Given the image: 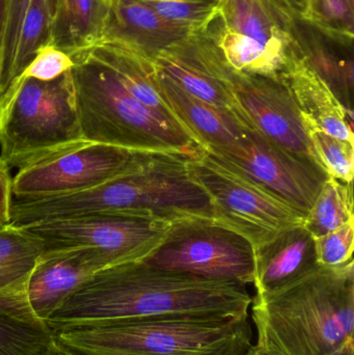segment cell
Wrapping results in <instances>:
<instances>
[{
    "label": "cell",
    "mask_w": 354,
    "mask_h": 355,
    "mask_svg": "<svg viewBox=\"0 0 354 355\" xmlns=\"http://www.w3.org/2000/svg\"><path fill=\"white\" fill-rule=\"evenodd\" d=\"M243 284L164 270L143 261L107 267L79 285L46 323L53 333L170 315L249 314Z\"/></svg>",
    "instance_id": "6da1fadb"
},
{
    "label": "cell",
    "mask_w": 354,
    "mask_h": 355,
    "mask_svg": "<svg viewBox=\"0 0 354 355\" xmlns=\"http://www.w3.org/2000/svg\"><path fill=\"white\" fill-rule=\"evenodd\" d=\"M258 342L282 355H341L354 346V262L318 266L251 302Z\"/></svg>",
    "instance_id": "7a4b0ae2"
},
{
    "label": "cell",
    "mask_w": 354,
    "mask_h": 355,
    "mask_svg": "<svg viewBox=\"0 0 354 355\" xmlns=\"http://www.w3.org/2000/svg\"><path fill=\"white\" fill-rule=\"evenodd\" d=\"M54 336L60 349L74 355H247L253 347L249 314L149 317Z\"/></svg>",
    "instance_id": "3957f363"
},
{
    "label": "cell",
    "mask_w": 354,
    "mask_h": 355,
    "mask_svg": "<svg viewBox=\"0 0 354 355\" xmlns=\"http://www.w3.org/2000/svg\"><path fill=\"white\" fill-rule=\"evenodd\" d=\"M72 60L75 103L85 141L191 157L203 153L178 121L143 105L87 50Z\"/></svg>",
    "instance_id": "277c9868"
},
{
    "label": "cell",
    "mask_w": 354,
    "mask_h": 355,
    "mask_svg": "<svg viewBox=\"0 0 354 355\" xmlns=\"http://www.w3.org/2000/svg\"><path fill=\"white\" fill-rule=\"evenodd\" d=\"M191 156L143 152L137 166L93 189L49 200L54 217L91 212H125L175 223L213 219L207 192L189 174Z\"/></svg>",
    "instance_id": "5b68a950"
},
{
    "label": "cell",
    "mask_w": 354,
    "mask_h": 355,
    "mask_svg": "<svg viewBox=\"0 0 354 355\" xmlns=\"http://www.w3.org/2000/svg\"><path fill=\"white\" fill-rule=\"evenodd\" d=\"M0 106V160L10 168L85 141L71 70L51 81L19 76Z\"/></svg>",
    "instance_id": "8992f818"
},
{
    "label": "cell",
    "mask_w": 354,
    "mask_h": 355,
    "mask_svg": "<svg viewBox=\"0 0 354 355\" xmlns=\"http://www.w3.org/2000/svg\"><path fill=\"white\" fill-rule=\"evenodd\" d=\"M187 168L209 196L214 220L247 238L254 248L303 223L286 202L205 152L189 157Z\"/></svg>",
    "instance_id": "52a82bcc"
},
{
    "label": "cell",
    "mask_w": 354,
    "mask_h": 355,
    "mask_svg": "<svg viewBox=\"0 0 354 355\" xmlns=\"http://www.w3.org/2000/svg\"><path fill=\"white\" fill-rule=\"evenodd\" d=\"M172 223L125 212H91L24 225L41 242L43 254L96 248L112 266L147 258L158 248Z\"/></svg>",
    "instance_id": "ba28073f"
},
{
    "label": "cell",
    "mask_w": 354,
    "mask_h": 355,
    "mask_svg": "<svg viewBox=\"0 0 354 355\" xmlns=\"http://www.w3.org/2000/svg\"><path fill=\"white\" fill-rule=\"evenodd\" d=\"M143 262L164 270L245 286L255 279L253 244L211 218L172 223L161 243Z\"/></svg>",
    "instance_id": "9c48e42d"
},
{
    "label": "cell",
    "mask_w": 354,
    "mask_h": 355,
    "mask_svg": "<svg viewBox=\"0 0 354 355\" xmlns=\"http://www.w3.org/2000/svg\"><path fill=\"white\" fill-rule=\"evenodd\" d=\"M143 152L80 141L44 156L12 178V196L39 200L93 189L132 171Z\"/></svg>",
    "instance_id": "30bf717a"
},
{
    "label": "cell",
    "mask_w": 354,
    "mask_h": 355,
    "mask_svg": "<svg viewBox=\"0 0 354 355\" xmlns=\"http://www.w3.org/2000/svg\"><path fill=\"white\" fill-rule=\"evenodd\" d=\"M243 124L238 143L205 153L280 198L305 218L328 175L274 145L247 121Z\"/></svg>",
    "instance_id": "8fae6325"
},
{
    "label": "cell",
    "mask_w": 354,
    "mask_h": 355,
    "mask_svg": "<svg viewBox=\"0 0 354 355\" xmlns=\"http://www.w3.org/2000/svg\"><path fill=\"white\" fill-rule=\"evenodd\" d=\"M233 94L241 120L274 145L324 170L292 94L282 79L236 72Z\"/></svg>",
    "instance_id": "7c38bea8"
},
{
    "label": "cell",
    "mask_w": 354,
    "mask_h": 355,
    "mask_svg": "<svg viewBox=\"0 0 354 355\" xmlns=\"http://www.w3.org/2000/svg\"><path fill=\"white\" fill-rule=\"evenodd\" d=\"M156 68L193 97L238 116L235 71L207 31L191 33L154 58Z\"/></svg>",
    "instance_id": "4fadbf2b"
},
{
    "label": "cell",
    "mask_w": 354,
    "mask_h": 355,
    "mask_svg": "<svg viewBox=\"0 0 354 355\" xmlns=\"http://www.w3.org/2000/svg\"><path fill=\"white\" fill-rule=\"evenodd\" d=\"M112 266L110 259L96 248L43 254L25 285L27 302L35 317L46 322L79 285Z\"/></svg>",
    "instance_id": "5bb4252c"
},
{
    "label": "cell",
    "mask_w": 354,
    "mask_h": 355,
    "mask_svg": "<svg viewBox=\"0 0 354 355\" xmlns=\"http://www.w3.org/2000/svg\"><path fill=\"white\" fill-rule=\"evenodd\" d=\"M280 77L290 89L307 131L317 129L354 145L353 116L301 52H290Z\"/></svg>",
    "instance_id": "9a60e30c"
},
{
    "label": "cell",
    "mask_w": 354,
    "mask_h": 355,
    "mask_svg": "<svg viewBox=\"0 0 354 355\" xmlns=\"http://www.w3.org/2000/svg\"><path fill=\"white\" fill-rule=\"evenodd\" d=\"M254 250L256 297L281 291L319 266L315 239L303 225L282 232Z\"/></svg>",
    "instance_id": "2e32d148"
},
{
    "label": "cell",
    "mask_w": 354,
    "mask_h": 355,
    "mask_svg": "<svg viewBox=\"0 0 354 355\" xmlns=\"http://www.w3.org/2000/svg\"><path fill=\"white\" fill-rule=\"evenodd\" d=\"M156 67V66H155ZM156 83L162 99L179 124L203 152L232 147L243 135V121L183 91L156 68Z\"/></svg>",
    "instance_id": "e0dca14e"
},
{
    "label": "cell",
    "mask_w": 354,
    "mask_h": 355,
    "mask_svg": "<svg viewBox=\"0 0 354 355\" xmlns=\"http://www.w3.org/2000/svg\"><path fill=\"white\" fill-rule=\"evenodd\" d=\"M191 33L186 27L162 18L139 0H112L99 43L122 44L154 60L158 53Z\"/></svg>",
    "instance_id": "ac0fdd59"
},
{
    "label": "cell",
    "mask_w": 354,
    "mask_h": 355,
    "mask_svg": "<svg viewBox=\"0 0 354 355\" xmlns=\"http://www.w3.org/2000/svg\"><path fill=\"white\" fill-rule=\"evenodd\" d=\"M55 336L35 317L25 288L0 292V355H52Z\"/></svg>",
    "instance_id": "d6986e66"
},
{
    "label": "cell",
    "mask_w": 354,
    "mask_h": 355,
    "mask_svg": "<svg viewBox=\"0 0 354 355\" xmlns=\"http://www.w3.org/2000/svg\"><path fill=\"white\" fill-rule=\"evenodd\" d=\"M110 4V0H57L49 46L72 58L97 45Z\"/></svg>",
    "instance_id": "ffe728a7"
},
{
    "label": "cell",
    "mask_w": 354,
    "mask_h": 355,
    "mask_svg": "<svg viewBox=\"0 0 354 355\" xmlns=\"http://www.w3.org/2000/svg\"><path fill=\"white\" fill-rule=\"evenodd\" d=\"M87 51L110 68L121 85L143 105L176 120L158 91L152 58L116 43H99Z\"/></svg>",
    "instance_id": "44dd1931"
},
{
    "label": "cell",
    "mask_w": 354,
    "mask_h": 355,
    "mask_svg": "<svg viewBox=\"0 0 354 355\" xmlns=\"http://www.w3.org/2000/svg\"><path fill=\"white\" fill-rule=\"evenodd\" d=\"M208 33L237 72L281 78L291 51L263 45L228 26L220 17L212 23Z\"/></svg>",
    "instance_id": "7402d4cb"
},
{
    "label": "cell",
    "mask_w": 354,
    "mask_h": 355,
    "mask_svg": "<svg viewBox=\"0 0 354 355\" xmlns=\"http://www.w3.org/2000/svg\"><path fill=\"white\" fill-rule=\"evenodd\" d=\"M301 52L310 66L328 83L337 99L346 112L353 116V60L341 50L333 49L320 41L313 31H305L299 27Z\"/></svg>",
    "instance_id": "603a6c76"
},
{
    "label": "cell",
    "mask_w": 354,
    "mask_h": 355,
    "mask_svg": "<svg viewBox=\"0 0 354 355\" xmlns=\"http://www.w3.org/2000/svg\"><path fill=\"white\" fill-rule=\"evenodd\" d=\"M42 254L41 242L24 227H0V292L25 288Z\"/></svg>",
    "instance_id": "cb8c5ba5"
},
{
    "label": "cell",
    "mask_w": 354,
    "mask_h": 355,
    "mask_svg": "<svg viewBox=\"0 0 354 355\" xmlns=\"http://www.w3.org/2000/svg\"><path fill=\"white\" fill-rule=\"evenodd\" d=\"M354 221L353 183L328 177L303 225L314 238Z\"/></svg>",
    "instance_id": "d4e9b609"
},
{
    "label": "cell",
    "mask_w": 354,
    "mask_h": 355,
    "mask_svg": "<svg viewBox=\"0 0 354 355\" xmlns=\"http://www.w3.org/2000/svg\"><path fill=\"white\" fill-rule=\"evenodd\" d=\"M353 4L351 0H303L301 22L307 23L330 41L353 48Z\"/></svg>",
    "instance_id": "484cf974"
},
{
    "label": "cell",
    "mask_w": 354,
    "mask_h": 355,
    "mask_svg": "<svg viewBox=\"0 0 354 355\" xmlns=\"http://www.w3.org/2000/svg\"><path fill=\"white\" fill-rule=\"evenodd\" d=\"M57 0H33L21 27L12 67V83L22 74L39 49L50 45Z\"/></svg>",
    "instance_id": "4316f807"
},
{
    "label": "cell",
    "mask_w": 354,
    "mask_h": 355,
    "mask_svg": "<svg viewBox=\"0 0 354 355\" xmlns=\"http://www.w3.org/2000/svg\"><path fill=\"white\" fill-rule=\"evenodd\" d=\"M166 20L193 33L207 31L220 17L218 0H139Z\"/></svg>",
    "instance_id": "83f0119b"
},
{
    "label": "cell",
    "mask_w": 354,
    "mask_h": 355,
    "mask_svg": "<svg viewBox=\"0 0 354 355\" xmlns=\"http://www.w3.org/2000/svg\"><path fill=\"white\" fill-rule=\"evenodd\" d=\"M314 152L328 177L353 183L354 145L317 129H308Z\"/></svg>",
    "instance_id": "f1b7e54d"
},
{
    "label": "cell",
    "mask_w": 354,
    "mask_h": 355,
    "mask_svg": "<svg viewBox=\"0 0 354 355\" xmlns=\"http://www.w3.org/2000/svg\"><path fill=\"white\" fill-rule=\"evenodd\" d=\"M33 0H8L6 27L0 52V97L12 83V67L21 27Z\"/></svg>",
    "instance_id": "f546056e"
},
{
    "label": "cell",
    "mask_w": 354,
    "mask_h": 355,
    "mask_svg": "<svg viewBox=\"0 0 354 355\" xmlns=\"http://www.w3.org/2000/svg\"><path fill=\"white\" fill-rule=\"evenodd\" d=\"M314 239L320 266L338 267L353 260L354 221Z\"/></svg>",
    "instance_id": "4dcf8cb0"
},
{
    "label": "cell",
    "mask_w": 354,
    "mask_h": 355,
    "mask_svg": "<svg viewBox=\"0 0 354 355\" xmlns=\"http://www.w3.org/2000/svg\"><path fill=\"white\" fill-rule=\"evenodd\" d=\"M74 62L64 52L52 46L39 49L20 76L35 78L39 81H51L72 69Z\"/></svg>",
    "instance_id": "1f68e13d"
},
{
    "label": "cell",
    "mask_w": 354,
    "mask_h": 355,
    "mask_svg": "<svg viewBox=\"0 0 354 355\" xmlns=\"http://www.w3.org/2000/svg\"><path fill=\"white\" fill-rule=\"evenodd\" d=\"M12 196V178L10 168L0 160V227L10 223Z\"/></svg>",
    "instance_id": "d6a6232c"
},
{
    "label": "cell",
    "mask_w": 354,
    "mask_h": 355,
    "mask_svg": "<svg viewBox=\"0 0 354 355\" xmlns=\"http://www.w3.org/2000/svg\"><path fill=\"white\" fill-rule=\"evenodd\" d=\"M247 355H282L280 352H276L272 346L266 345V344L257 342L255 346L253 345L251 349L249 350Z\"/></svg>",
    "instance_id": "836d02e7"
},
{
    "label": "cell",
    "mask_w": 354,
    "mask_h": 355,
    "mask_svg": "<svg viewBox=\"0 0 354 355\" xmlns=\"http://www.w3.org/2000/svg\"><path fill=\"white\" fill-rule=\"evenodd\" d=\"M6 8H8V0H0V52H1L2 41H3L4 27H6Z\"/></svg>",
    "instance_id": "e575fe53"
},
{
    "label": "cell",
    "mask_w": 354,
    "mask_h": 355,
    "mask_svg": "<svg viewBox=\"0 0 354 355\" xmlns=\"http://www.w3.org/2000/svg\"><path fill=\"white\" fill-rule=\"evenodd\" d=\"M52 355H74L72 354H69V352H64V350L60 349V348L57 347V350H56L55 352H54Z\"/></svg>",
    "instance_id": "d590c367"
},
{
    "label": "cell",
    "mask_w": 354,
    "mask_h": 355,
    "mask_svg": "<svg viewBox=\"0 0 354 355\" xmlns=\"http://www.w3.org/2000/svg\"><path fill=\"white\" fill-rule=\"evenodd\" d=\"M341 355H354V346L353 347L348 348L344 354Z\"/></svg>",
    "instance_id": "8d00e7d4"
},
{
    "label": "cell",
    "mask_w": 354,
    "mask_h": 355,
    "mask_svg": "<svg viewBox=\"0 0 354 355\" xmlns=\"http://www.w3.org/2000/svg\"><path fill=\"white\" fill-rule=\"evenodd\" d=\"M295 1H297V3L301 4V2H303V0H295Z\"/></svg>",
    "instance_id": "74e56055"
},
{
    "label": "cell",
    "mask_w": 354,
    "mask_h": 355,
    "mask_svg": "<svg viewBox=\"0 0 354 355\" xmlns=\"http://www.w3.org/2000/svg\"><path fill=\"white\" fill-rule=\"evenodd\" d=\"M0 112H1V106H0Z\"/></svg>",
    "instance_id": "f35d334b"
},
{
    "label": "cell",
    "mask_w": 354,
    "mask_h": 355,
    "mask_svg": "<svg viewBox=\"0 0 354 355\" xmlns=\"http://www.w3.org/2000/svg\"><path fill=\"white\" fill-rule=\"evenodd\" d=\"M110 2H112V0H110Z\"/></svg>",
    "instance_id": "ab89813d"
},
{
    "label": "cell",
    "mask_w": 354,
    "mask_h": 355,
    "mask_svg": "<svg viewBox=\"0 0 354 355\" xmlns=\"http://www.w3.org/2000/svg\"><path fill=\"white\" fill-rule=\"evenodd\" d=\"M218 1H220V0H218Z\"/></svg>",
    "instance_id": "60d3db41"
}]
</instances>
